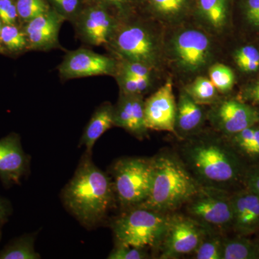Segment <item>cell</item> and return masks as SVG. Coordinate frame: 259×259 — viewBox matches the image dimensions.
I'll use <instances>...</instances> for the list:
<instances>
[{
  "instance_id": "obj_1",
  "label": "cell",
  "mask_w": 259,
  "mask_h": 259,
  "mask_svg": "<svg viewBox=\"0 0 259 259\" xmlns=\"http://www.w3.org/2000/svg\"><path fill=\"white\" fill-rule=\"evenodd\" d=\"M92 155H83L61 193L66 208L88 229L102 224L117 200L113 182L94 163Z\"/></svg>"
},
{
  "instance_id": "obj_15",
  "label": "cell",
  "mask_w": 259,
  "mask_h": 259,
  "mask_svg": "<svg viewBox=\"0 0 259 259\" xmlns=\"http://www.w3.org/2000/svg\"><path fill=\"white\" fill-rule=\"evenodd\" d=\"M194 0H139L138 13L164 29L192 20Z\"/></svg>"
},
{
  "instance_id": "obj_37",
  "label": "cell",
  "mask_w": 259,
  "mask_h": 259,
  "mask_svg": "<svg viewBox=\"0 0 259 259\" xmlns=\"http://www.w3.org/2000/svg\"><path fill=\"white\" fill-rule=\"evenodd\" d=\"M243 101H248L259 105V79L247 85L241 93Z\"/></svg>"
},
{
  "instance_id": "obj_28",
  "label": "cell",
  "mask_w": 259,
  "mask_h": 259,
  "mask_svg": "<svg viewBox=\"0 0 259 259\" xmlns=\"http://www.w3.org/2000/svg\"><path fill=\"white\" fill-rule=\"evenodd\" d=\"M209 79L220 93L226 94L231 91L236 82L234 71L231 67L221 62H216L209 67Z\"/></svg>"
},
{
  "instance_id": "obj_23",
  "label": "cell",
  "mask_w": 259,
  "mask_h": 259,
  "mask_svg": "<svg viewBox=\"0 0 259 259\" xmlns=\"http://www.w3.org/2000/svg\"><path fill=\"white\" fill-rule=\"evenodd\" d=\"M186 93L199 105H212L220 100L219 92L209 78L205 76L196 77L183 87Z\"/></svg>"
},
{
  "instance_id": "obj_12",
  "label": "cell",
  "mask_w": 259,
  "mask_h": 259,
  "mask_svg": "<svg viewBox=\"0 0 259 259\" xmlns=\"http://www.w3.org/2000/svg\"><path fill=\"white\" fill-rule=\"evenodd\" d=\"M117 59L101 55L87 49L69 51L58 66L62 80L79 79L95 76H115Z\"/></svg>"
},
{
  "instance_id": "obj_20",
  "label": "cell",
  "mask_w": 259,
  "mask_h": 259,
  "mask_svg": "<svg viewBox=\"0 0 259 259\" xmlns=\"http://www.w3.org/2000/svg\"><path fill=\"white\" fill-rule=\"evenodd\" d=\"M235 231L248 235L259 228V195L247 189L231 195Z\"/></svg>"
},
{
  "instance_id": "obj_29",
  "label": "cell",
  "mask_w": 259,
  "mask_h": 259,
  "mask_svg": "<svg viewBox=\"0 0 259 259\" xmlns=\"http://www.w3.org/2000/svg\"><path fill=\"white\" fill-rule=\"evenodd\" d=\"M192 255L196 259H223V238L209 232Z\"/></svg>"
},
{
  "instance_id": "obj_27",
  "label": "cell",
  "mask_w": 259,
  "mask_h": 259,
  "mask_svg": "<svg viewBox=\"0 0 259 259\" xmlns=\"http://www.w3.org/2000/svg\"><path fill=\"white\" fill-rule=\"evenodd\" d=\"M0 42L3 49L10 52H21L24 49H28V40L25 30L15 25H3L0 32Z\"/></svg>"
},
{
  "instance_id": "obj_7",
  "label": "cell",
  "mask_w": 259,
  "mask_h": 259,
  "mask_svg": "<svg viewBox=\"0 0 259 259\" xmlns=\"http://www.w3.org/2000/svg\"><path fill=\"white\" fill-rule=\"evenodd\" d=\"M153 158L127 157L117 160L112 175L116 199L124 208L136 207L149 195L153 178Z\"/></svg>"
},
{
  "instance_id": "obj_10",
  "label": "cell",
  "mask_w": 259,
  "mask_h": 259,
  "mask_svg": "<svg viewBox=\"0 0 259 259\" xmlns=\"http://www.w3.org/2000/svg\"><path fill=\"white\" fill-rule=\"evenodd\" d=\"M120 18L107 7L87 3L72 25L76 36L83 44L94 47L110 41Z\"/></svg>"
},
{
  "instance_id": "obj_2",
  "label": "cell",
  "mask_w": 259,
  "mask_h": 259,
  "mask_svg": "<svg viewBox=\"0 0 259 259\" xmlns=\"http://www.w3.org/2000/svg\"><path fill=\"white\" fill-rule=\"evenodd\" d=\"M182 141L180 158L201 186L227 190L239 179L241 162L221 134L201 131Z\"/></svg>"
},
{
  "instance_id": "obj_25",
  "label": "cell",
  "mask_w": 259,
  "mask_h": 259,
  "mask_svg": "<svg viewBox=\"0 0 259 259\" xmlns=\"http://www.w3.org/2000/svg\"><path fill=\"white\" fill-rule=\"evenodd\" d=\"M35 238L25 235L10 242L0 250V259H39L40 255L35 251Z\"/></svg>"
},
{
  "instance_id": "obj_17",
  "label": "cell",
  "mask_w": 259,
  "mask_h": 259,
  "mask_svg": "<svg viewBox=\"0 0 259 259\" xmlns=\"http://www.w3.org/2000/svg\"><path fill=\"white\" fill-rule=\"evenodd\" d=\"M64 21V18L51 8L47 13L27 23L24 30L28 49L48 51L59 48V31Z\"/></svg>"
},
{
  "instance_id": "obj_32",
  "label": "cell",
  "mask_w": 259,
  "mask_h": 259,
  "mask_svg": "<svg viewBox=\"0 0 259 259\" xmlns=\"http://www.w3.org/2000/svg\"><path fill=\"white\" fill-rule=\"evenodd\" d=\"M120 89V93L131 95H142L152 88L153 80L134 79L125 75L116 74L114 76Z\"/></svg>"
},
{
  "instance_id": "obj_21",
  "label": "cell",
  "mask_w": 259,
  "mask_h": 259,
  "mask_svg": "<svg viewBox=\"0 0 259 259\" xmlns=\"http://www.w3.org/2000/svg\"><path fill=\"white\" fill-rule=\"evenodd\" d=\"M114 105L106 102L100 105L94 112L80 139L79 146H85L88 153L93 149L97 140L114 126Z\"/></svg>"
},
{
  "instance_id": "obj_26",
  "label": "cell",
  "mask_w": 259,
  "mask_h": 259,
  "mask_svg": "<svg viewBox=\"0 0 259 259\" xmlns=\"http://www.w3.org/2000/svg\"><path fill=\"white\" fill-rule=\"evenodd\" d=\"M231 145L250 156H259V127H248L231 136Z\"/></svg>"
},
{
  "instance_id": "obj_8",
  "label": "cell",
  "mask_w": 259,
  "mask_h": 259,
  "mask_svg": "<svg viewBox=\"0 0 259 259\" xmlns=\"http://www.w3.org/2000/svg\"><path fill=\"white\" fill-rule=\"evenodd\" d=\"M187 214L213 233L233 227L231 195L228 191L200 186L185 204Z\"/></svg>"
},
{
  "instance_id": "obj_9",
  "label": "cell",
  "mask_w": 259,
  "mask_h": 259,
  "mask_svg": "<svg viewBox=\"0 0 259 259\" xmlns=\"http://www.w3.org/2000/svg\"><path fill=\"white\" fill-rule=\"evenodd\" d=\"M190 216L170 213L166 231L158 247L159 258H179L192 255L209 233Z\"/></svg>"
},
{
  "instance_id": "obj_22",
  "label": "cell",
  "mask_w": 259,
  "mask_h": 259,
  "mask_svg": "<svg viewBox=\"0 0 259 259\" xmlns=\"http://www.w3.org/2000/svg\"><path fill=\"white\" fill-rule=\"evenodd\" d=\"M236 19L246 32L259 37V0H234L233 20Z\"/></svg>"
},
{
  "instance_id": "obj_6",
  "label": "cell",
  "mask_w": 259,
  "mask_h": 259,
  "mask_svg": "<svg viewBox=\"0 0 259 259\" xmlns=\"http://www.w3.org/2000/svg\"><path fill=\"white\" fill-rule=\"evenodd\" d=\"M169 214L139 206L127 209L112 221L111 228L115 243L145 250H158Z\"/></svg>"
},
{
  "instance_id": "obj_36",
  "label": "cell",
  "mask_w": 259,
  "mask_h": 259,
  "mask_svg": "<svg viewBox=\"0 0 259 259\" xmlns=\"http://www.w3.org/2000/svg\"><path fill=\"white\" fill-rule=\"evenodd\" d=\"M147 250L137 248L123 243H115V247L110 252L109 259H146L149 258Z\"/></svg>"
},
{
  "instance_id": "obj_3",
  "label": "cell",
  "mask_w": 259,
  "mask_h": 259,
  "mask_svg": "<svg viewBox=\"0 0 259 259\" xmlns=\"http://www.w3.org/2000/svg\"><path fill=\"white\" fill-rule=\"evenodd\" d=\"M218 44L219 40L192 20L165 29L166 67L181 81L190 82L204 76L213 64L219 62Z\"/></svg>"
},
{
  "instance_id": "obj_31",
  "label": "cell",
  "mask_w": 259,
  "mask_h": 259,
  "mask_svg": "<svg viewBox=\"0 0 259 259\" xmlns=\"http://www.w3.org/2000/svg\"><path fill=\"white\" fill-rule=\"evenodd\" d=\"M117 69H116L115 74H123L134 79L153 80L156 75L159 74L153 68L141 63L120 60V59H117Z\"/></svg>"
},
{
  "instance_id": "obj_39",
  "label": "cell",
  "mask_w": 259,
  "mask_h": 259,
  "mask_svg": "<svg viewBox=\"0 0 259 259\" xmlns=\"http://www.w3.org/2000/svg\"><path fill=\"white\" fill-rule=\"evenodd\" d=\"M245 183L248 190L259 195V168H255L247 175Z\"/></svg>"
},
{
  "instance_id": "obj_30",
  "label": "cell",
  "mask_w": 259,
  "mask_h": 259,
  "mask_svg": "<svg viewBox=\"0 0 259 259\" xmlns=\"http://www.w3.org/2000/svg\"><path fill=\"white\" fill-rule=\"evenodd\" d=\"M235 62L243 72L253 74L259 70V50L254 46L245 45L233 54Z\"/></svg>"
},
{
  "instance_id": "obj_11",
  "label": "cell",
  "mask_w": 259,
  "mask_h": 259,
  "mask_svg": "<svg viewBox=\"0 0 259 259\" xmlns=\"http://www.w3.org/2000/svg\"><path fill=\"white\" fill-rule=\"evenodd\" d=\"M210 106L207 111V120L215 132L226 137L259 122L258 112L242 100L220 99Z\"/></svg>"
},
{
  "instance_id": "obj_38",
  "label": "cell",
  "mask_w": 259,
  "mask_h": 259,
  "mask_svg": "<svg viewBox=\"0 0 259 259\" xmlns=\"http://www.w3.org/2000/svg\"><path fill=\"white\" fill-rule=\"evenodd\" d=\"M18 18V10H17L16 4L15 3L10 5L9 8H7L2 14H0V20H1L3 25H15Z\"/></svg>"
},
{
  "instance_id": "obj_4",
  "label": "cell",
  "mask_w": 259,
  "mask_h": 259,
  "mask_svg": "<svg viewBox=\"0 0 259 259\" xmlns=\"http://www.w3.org/2000/svg\"><path fill=\"white\" fill-rule=\"evenodd\" d=\"M165 29L139 13L120 20L105 49L116 59L141 63L161 73L166 67Z\"/></svg>"
},
{
  "instance_id": "obj_33",
  "label": "cell",
  "mask_w": 259,
  "mask_h": 259,
  "mask_svg": "<svg viewBox=\"0 0 259 259\" xmlns=\"http://www.w3.org/2000/svg\"><path fill=\"white\" fill-rule=\"evenodd\" d=\"M18 18L25 23L47 13L51 9L47 0H17Z\"/></svg>"
},
{
  "instance_id": "obj_24",
  "label": "cell",
  "mask_w": 259,
  "mask_h": 259,
  "mask_svg": "<svg viewBox=\"0 0 259 259\" xmlns=\"http://www.w3.org/2000/svg\"><path fill=\"white\" fill-rule=\"evenodd\" d=\"M259 245L243 237L223 238V259H258Z\"/></svg>"
},
{
  "instance_id": "obj_16",
  "label": "cell",
  "mask_w": 259,
  "mask_h": 259,
  "mask_svg": "<svg viewBox=\"0 0 259 259\" xmlns=\"http://www.w3.org/2000/svg\"><path fill=\"white\" fill-rule=\"evenodd\" d=\"M29 161L18 134L12 133L0 139V180L5 187L20 183L28 173Z\"/></svg>"
},
{
  "instance_id": "obj_34",
  "label": "cell",
  "mask_w": 259,
  "mask_h": 259,
  "mask_svg": "<svg viewBox=\"0 0 259 259\" xmlns=\"http://www.w3.org/2000/svg\"><path fill=\"white\" fill-rule=\"evenodd\" d=\"M86 2L107 7L120 20L129 18L138 13L139 0H86Z\"/></svg>"
},
{
  "instance_id": "obj_35",
  "label": "cell",
  "mask_w": 259,
  "mask_h": 259,
  "mask_svg": "<svg viewBox=\"0 0 259 259\" xmlns=\"http://www.w3.org/2000/svg\"><path fill=\"white\" fill-rule=\"evenodd\" d=\"M52 9L72 23L86 5V0H47Z\"/></svg>"
},
{
  "instance_id": "obj_5",
  "label": "cell",
  "mask_w": 259,
  "mask_h": 259,
  "mask_svg": "<svg viewBox=\"0 0 259 259\" xmlns=\"http://www.w3.org/2000/svg\"><path fill=\"white\" fill-rule=\"evenodd\" d=\"M153 161L151 191L139 207L168 214L187 203L201 185L175 155L161 153Z\"/></svg>"
},
{
  "instance_id": "obj_18",
  "label": "cell",
  "mask_w": 259,
  "mask_h": 259,
  "mask_svg": "<svg viewBox=\"0 0 259 259\" xmlns=\"http://www.w3.org/2000/svg\"><path fill=\"white\" fill-rule=\"evenodd\" d=\"M144 96L120 93L114 105V126L125 130L139 139L148 136L149 130L145 122Z\"/></svg>"
},
{
  "instance_id": "obj_14",
  "label": "cell",
  "mask_w": 259,
  "mask_h": 259,
  "mask_svg": "<svg viewBox=\"0 0 259 259\" xmlns=\"http://www.w3.org/2000/svg\"><path fill=\"white\" fill-rule=\"evenodd\" d=\"M234 0H194L192 21L221 40L231 30Z\"/></svg>"
},
{
  "instance_id": "obj_40",
  "label": "cell",
  "mask_w": 259,
  "mask_h": 259,
  "mask_svg": "<svg viewBox=\"0 0 259 259\" xmlns=\"http://www.w3.org/2000/svg\"><path fill=\"white\" fill-rule=\"evenodd\" d=\"M10 212H11V207L9 202L0 197V238H1L2 229L5 223L8 221Z\"/></svg>"
},
{
  "instance_id": "obj_13",
  "label": "cell",
  "mask_w": 259,
  "mask_h": 259,
  "mask_svg": "<svg viewBox=\"0 0 259 259\" xmlns=\"http://www.w3.org/2000/svg\"><path fill=\"white\" fill-rule=\"evenodd\" d=\"M144 115L148 130L175 134L177 102L171 78H168L161 88L145 100Z\"/></svg>"
},
{
  "instance_id": "obj_19",
  "label": "cell",
  "mask_w": 259,
  "mask_h": 259,
  "mask_svg": "<svg viewBox=\"0 0 259 259\" xmlns=\"http://www.w3.org/2000/svg\"><path fill=\"white\" fill-rule=\"evenodd\" d=\"M202 105L194 101L183 88L177 103L175 136L184 140L199 134L207 120V112Z\"/></svg>"
}]
</instances>
